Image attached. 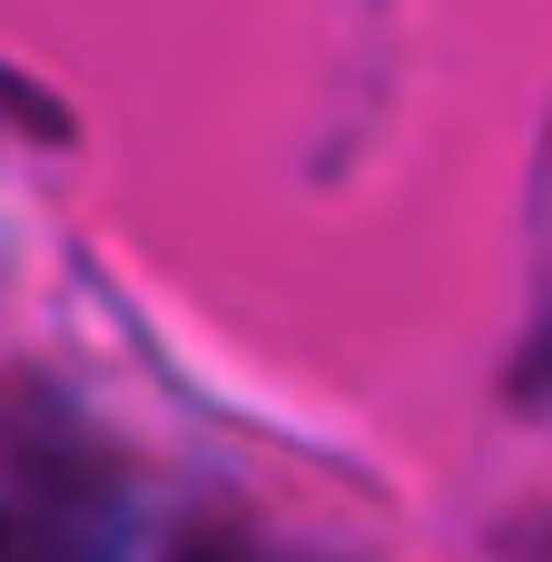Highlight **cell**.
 Returning <instances> with one entry per match:
<instances>
[{"label": "cell", "instance_id": "1", "mask_svg": "<svg viewBox=\"0 0 552 562\" xmlns=\"http://www.w3.org/2000/svg\"><path fill=\"white\" fill-rule=\"evenodd\" d=\"M0 562H148L119 445L20 366H0Z\"/></svg>", "mask_w": 552, "mask_h": 562}, {"label": "cell", "instance_id": "2", "mask_svg": "<svg viewBox=\"0 0 552 562\" xmlns=\"http://www.w3.org/2000/svg\"><path fill=\"white\" fill-rule=\"evenodd\" d=\"M148 562H346V553L286 543L257 514H188V524H168V543H148Z\"/></svg>", "mask_w": 552, "mask_h": 562}, {"label": "cell", "instance_id": "3", "mask_svg": "<svg viewBox=\"0 0 552 562\" xmlns=\"http://www.w3.org/2000/svg\"><path fill=\"white\" fill-rule=\"evenodd\" d=\"M0 128H10V138H40V148H69V109H59L30 69H10V59H0Z\"/></svg>", "mask_w": 552, "mask_h": 562}, {"label": "cell", "instance_id": "4", "mask_svg": "<svg viewBox=\"0 0 552 562\" xmlns=\"http://www.w3.org/2000/svg\"><path fill=\"white\" fill-rule=\"evenodd\" d=\"M504 395H514L523 415H552V306L523 326V346H514V366H504Z\"/></svg>", "mask_w": 552, "mask_h": 562}]
</instances>
